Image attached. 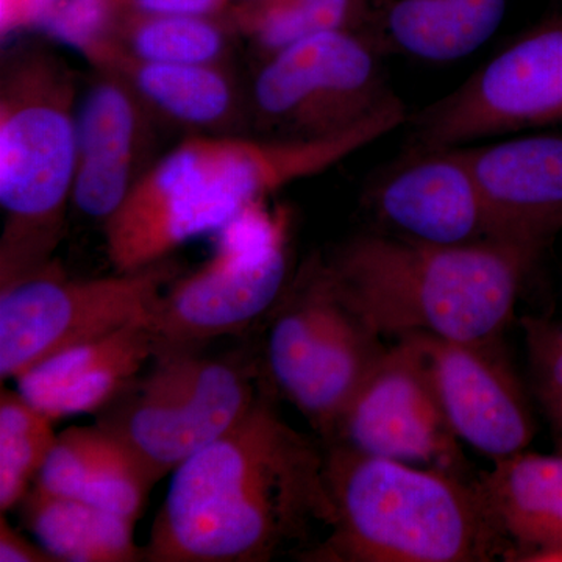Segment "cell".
Here are the masks:
<instances>
[{
  "mask_svg": "<svg viewBox=\"0 0 562 562\" xmlns=\"http://www.w3.org/2000/svg\"><path fill=\"white\" fill-rule=\"evenodd\" d=\"M492 514L517 554L562 543V452H524L494 461L479 479Z\"/></svg>",
  "mask_w": 562,
  "mask_h": 562,
  "instance_id": "obj_20",
  "label": "cell"
},
{
  "mask_svg": "<svg viewBox=\"0 0 562 562\" xmlns=\"http://www.w3.org/2000/svg\"><path fill=\"white\" fill-rule=\"evenodd\" d=\"M520 325L532 394L549 417L562 405V324L547 317L525 316Z\"/></svg>",
  "mask_w": 562,
  "mask_h": 562,
  "instance_id": "obj_27",
  "label": "cell"
},
{
  "mask_svg": "<svg viewBox=\"0 0 562 562\" xmlns=\"http://www.w3.org/2000/svg\"><path fill=\"white\" fill-rule=\"evenodd\" d=\"M357 16V0H247L235 11L238 27L266 54L314 33L344 29Z\"/></svg>",
  "mask_w": 562,
  "mask_h": 562,
  "instance_id": "obj_25",
  "label": "cell"
},
{
  "mask_svg": "<svg viewBox=\"0 0 562 562\" xmlns=\"http://www.w3.org/2000/svg\"><path fill=\"white\" fill-rule=\"evenodd\" d=\"M322 261L339 295L380 336L490 344L501 342L538 258L501 241L446 247L362 235Z\"/></svg>",
  "mask_w": 562,
  "mask_h": 562,
  "instance_id": "obj_3",
  "label": "cell"
},
{
  "mask_svg": "<svg viewBox=\"0 0 562 562\" xmlns=\"http://www.w3.org/2000/svg\"><path fill=\"white\" fill-rule=\"evenodd\" d=\"M116 41L139 60L220 65L225 35L213 18L121 14Z\"/></svg>",
  "mask_w": 562,
  "mask_h": 562,
  "instance_id": "obj_24",
  "label": "cell"
},
{
  "mask_svg": "<svg viewBox=\"0 0 562 562\" xmlns=\"http://www.w3.org/2000/svg\"><path fill=\"white\" fill-rule=\"evenodd\" d=\"M176 279V266L165 260L91 280L52 268L0 290V376L14 380L58 351L149 321Z\"/></svg>",
  "mask_w": 562,
  "mask_h": 562,
  "instance_id": "obj_9",
  "label": "cell"
},
{
  "mask_svg": "<svg viewBox=\"0 0 562 562\" xmlns=\"http://www.w3.org/2000/svg\"><path fill=\"white\" fill-rule=\"evenodd\" d=\"M60 0H0L2 40L27 31H43Z\"/></svg>",
  "mask_w": 562,
  "mask_h": 562,
  "instance_id": "obj_29",
  "label": "cell"
},
{
  "mask_svg": "<svg viewBox=\"0 0 562 562\" xmlns=\"http://www.w3.org/2000/svg\"><path fill=\"white\" fill-rule=\"evenodd\" d=\"M54 419L20 391L0 394V513L20 506L57 441Z\"/></svg>",
  "mask_w": 562,
  "mask_h": 562,
  "instance_id": "obj_23",
  "label": "cell"
},
{
  "mask_svg": "<svg viewBox=\"0 0 562 562\" xmlns=\"http://www.w3.org/2000/svg\"><path fill=\"white\" fill-rule=\"evenodd\" d=\"M522 562H562V543L538 547L517 554L516 560Z\"/></svg>",
  "mask_w": 562,
  "mask_h": 562,
  "instance_id": "obj_31",
  "label": "cell"
},
{
  "mask_svg": "<svg viewBox=\"0 0 562 562\" xmlns=\"http://www.w3.org/2000/svg\"><path fill=\"white\" fill-rule=\"evenodd\" d=\"M35 484L136 520L155 482L120 438L94 424L58 432Z\"/></svg>",
  "mask_w": 562,
  "mask_h": 562,
  "instance_id": "obj_18",
  "label": "cell"
},
{
  "mask_svg": "<svg viewBox=\"0 0 562 562\" xmlns=\"http://www.w3.org/2000/svg\"><path fill=\"white\" fill-rule=\"evenodd\" d=\"M76 85L65 63L21 52L0 80V290L55 268L77 169Z\"/></svg>",
  "mask_w": 562,
  "mask_h": 562,
  "instance_id": "obj_5",
  "label": "cell"
},
{
  "mask_svg": "<svg viewBox=\"0 0 562 562\" xmlns=\"http://www.w3.org/2000/svg\"><path fill=\"white\" fill-rule=\"evenodd\" d=\"M330 535L302 552L316 562L513 561L516 547L479 480L327 443Z\"/></svg>",
  "mask_w": 562,
  "mask_h": 562,
  "instance_id": "obj_4",
  "label": "cell"
},
{
  "mask_svg": "<svg viewBox=\"0 0 562 562\" xmlns=\"http://www.w3.org/2000/svg\"><path fill=\"white\" fill-rule=\"evenodd\" d=\"M373 0H357V14H368Z\"/></svg>",
  "mask_w": 562,
  "mask_h": 562,
  "instance_id": "obj_32",
  "label": "cell"
},
{
  "mask_svg": "<svg viewBox=\"0 0 562 562\" xmlns=\"http://www.w3.org/2000/svg\"><path fill=\"white\" fill-rule=\"evenodd\" d=\"M386 350L382 336L336 291L324 261L316 260L273 306L266 369L280 394L330 441Z\"/></svg>",
  "mask_w": 562,
  "mask_h": 562,
  "instance_id": "obj_7",
  "label": "cell"
},
{
  "mask_svg": "<svg viewBox=\"0 0 562 562\" xmlns=\"http://www.w3.org/2000/svg\"><path fill=\"white\" fill-rule=\"evenodd\" d=\"M394 236L428 246L494 241L479 184L462 147H408L368 192Z\"/></svg>",
  "mask_w": 562,
  "mask_h": 562,
  "instance_id": "obj_14",
  "label": "cell"
},
{
  "mask_svg": "<svg viewBox=\"0 0 562 562\" xmlns=\"http://www.w3.org/2000/svg\"><path fill=\"white\" fill-rule=\"evenodd\" d=\"M408 121L402 101L350 131L322 138L194 136L140 173L105 222L116 272L168 260L173 250L221 231L254 203L327 171Z\"/></svg>",
  "mask_w": 562,
  "mask_h": 562,
  "instance_id": "obj_2",
  "label": "cell"
},
{
  "mask_svg": "<svg viewBox=\"0 0 562 562\" xmlns=\"http://www.w3.org/2000/svg\"><path fill=\"white\" fill-rule=\"evenodd\" d=\"M260 395L249 368L201 349L161 351L98 414L155 483L235 428Z\"/></svg>",
  "mask_w": 562,
  "mask_h": 562,
  "instance_id": "obj_6",
  "label": "cell"
},
{
  "mask_svg": "<svg viewBox=\"0 0 562 562\" xmlns=\"http://www.w3.org/2000/svg\"><path fill=\"white\" fill-rule=\"evenodd\" d=\"M98 70L124 81L147 109L187 127H220L235 111V88L220 65L139 60L117 44Z\"/></svg>",
  "mask_w": 562,
  "mask_h": 562,
  "instance_id": "obj_22",
  "label": "cell"
},
{
  "mask_svg": "<svg viewBox=\"0 0 562 562\" xmlns=\"http://www.w3.org/2000/svg\"><path fill=\"white\" fill-rule=\"evenodd\" d=\"M117 5L122 14L214 18L227 9L228 0H117Z\"/></svg>",
  "mask_w": 562,
  "mask_h": 562,
  "instance_id": "obj_28",
  "label": "cell"
},
{
  "mask_svg": "<svg viewBox=\"0 0 562 562\" xmlns=\"http://www.w3.org/2000/svg\"><path fill=\"white\" fill-rule=\"evenodd\" d=\"M506 9L508 0H373L369 13L392 49L420 60L453 61L486 44Z\"/></svg>",
  "mask_w": 562,
  "mask_h": 562,
  "instance_id": "obj_19",
  "label": "cell"
},
{
  "mask_svg": "<svg viewBox=\"0 0 562 562\" xmlns=\"http://www.w3.org/2000/svg\"><path fill=\"white\" fill-rule=\"evenodd\" d=\"M562 122V18L522 33L457 90L408 117V147L473 140Z\"/></svg>",
  "mask_w": 562,
  "mask_h": 562,
  "instance_id": "obj_11",
  "label": "cell"
},
{
  "mask_svg": "<svg viewBox=\"0 0 562 562\" xmlns=\"http://www.w3.org/2000/svg\"><path fill=\"white\" fill-rule=\"evenodd\" d=\"M121 14L117 0H60L41 32L98 69L116 47Z\"/></svg>",
  "mask_w": 562,
  "mask_h": 562,
  "instance_id": "obj_26",
  "label": "cell"
},
{
  "mask_svg": "<svg viewBox=\"0 0 562 562\" xmlns=\"http://www.w3.org/2000/svg\"><path fill=\"white\" fill-rule=\"evenodd\" d=\"M147 321L69 347L14 379L16 390L50 419L99 414L154 360Z\"/></svg>",
  "mask_w": 562,
  "mask_h": 562,
  "instance_id": "obj_17",
  "label": "cell"
},
{
  "mask_svg": "<svg viewBox=\"0 0 562 562\" xmlns=\"http://www.w3.org/2000/svg\"><path fill=\"white\" fill-rule=\"evenodd\" d=\"M409 338L419 347L443 416L461 442L492 461L527 450L536 435L535 417L501 342Z\"/></svg>",
  "mask_w": 562,
  "mask_h": 562,
  "instance_id": "obj_13",
  "label": "cell"
},
{
  "mask_svg": "<svg viewBox=\"0 0 562 562\" xmlns=\"http://www.w3.org/2000/svg\"><path fill=\"white\" fill-rule=\"evenodd\" d=\"M254 101L279 138H322L350 131L401 99L387 87L371 44L344 27L269 55Z\"/></svg>",
  "mask_w": 562,
  "mask_h": 562,
  "instance_id": "obj_10",
  "label": "cell"
},
{
  "mask_svg": "<svg viewBox=\"0 0 562 562\" xmlns=\"http://www.w3.org/2000/svg\"><path fill=\"white\" fill-rule=\"evenodd\" d=\"M331 522L325 453L260 395L235 428L172 472L144 561L268 562Z\"/></svg>",
  "mask_w": 562,
  "mask_h": 562,
  "instance_id": "obj_1",
  "label": "cell"
},
{
  "mask_svg": "<svg viewBox=\"0 0 562 562\" xmlns=\"http://www.w3.org/2000/svg\"><path fill=\"white\" fill-rule=\"evenodd\" d=\"M22 520L57 562H136L135 519L33 484L20 503Z\"/></svg>",
  "mask_w": 562,
  "mask_h": 562,
  "instance_id": "obj_21",
  "label": "cell"
},
{
  "mask_svg": "<svg viewBox=\"0 0 562 562\" xmlns=\"http://www.w3.org/2000/svg\"><path fill=\"white\" fill-rule=\"evenodd\" d=\"M0 561L2 562H57L47 550L29 541L16 528L11 527L5 513L0 517Z\"/></svg>",
  "mask_w": 562,
  "mask_h": 562,
  "instance_id": "obj_30",
  "label": "cell"
},
{
  "mask_svg": "<svg viewBox=\"0 0 562 562\" xmlns=\"http://www.w3.org/2000/svg\"><path fill=\"white\" fill-rule=\"evenodd\" d=\"M144 105L117 77L102 79L77 106V169L72 203L87 216L110 220L127 199L146 140Z\"/></svg>",
  "mask_w": 562,
  "mask_h": 562,
  "instance_id": "obj_16",
  "label": "cell"
},
{
  "mask_svg": "<svg viewBox=\"0 0 562 562\" xmlns=\"http://www.w3.org/2000/svg\"><path fill=\"white\" fill-rule=\"evenodd\" d=\"M461 147L494 241L541 257L562 231V133Z\"/></svg>",
  "mask_w": 562,
  "mask_h": 562,
  "instance_id": "obj_15",
  "label": "cell"
},
{
  "mask_svg": "<svg viewBox=\"0 0 562 562\" xmlns=\"http://www.w3.org/2000/svg\"><path fill=\"white\" fill-rule=\"evenodd\" d=\"M290 214L254 203L216 233L209 260L162 292L147 325L161 351L202 349L271 314L288 288Z\"/></svg>",
  "mask_w": 562,
  "mask_h": 562,
  "instance_id": "obj_8",
  "label": "cell"
},
{
  "mask_svg": "<svg viewBox=\"0 0 562 562\" xmlns=\"http://www.w3.org/2000/svg\"><path fill=\"white\" fill-rule=\"evenodd\" d=\"M327 443L471 476L461 441L443 416L419 347L409 336L376 362Z\"/></svg>",
  "mask_w": 562,
  "mask_h": 562,
  "instance_id": "obj_12",
  "label": "cell"
}]
</instances>
